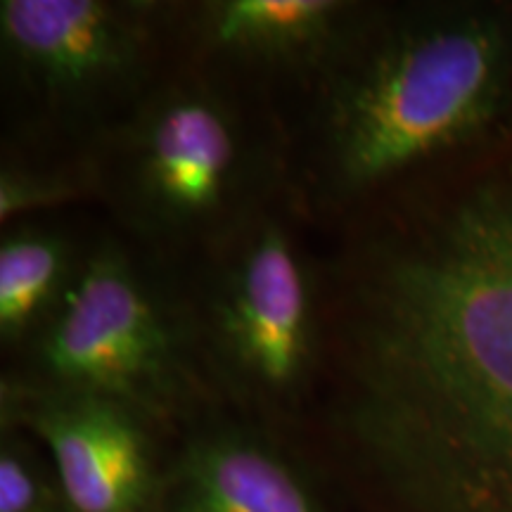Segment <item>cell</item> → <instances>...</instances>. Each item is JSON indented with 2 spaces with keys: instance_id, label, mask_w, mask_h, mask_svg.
<instances>
[{
  "instance_id": "7a4b0ae2",
  "label": "cell",
  "mask_w": 512,
  "mask_h": 512,
  "mask_svg": "<svg viewBox=\"0 0 512 512\" xmlns=\"http://www.w3.org/2000/svg\"><path fill=\"white\" fill-rule=\"evenodd\" d=\"M283 119L292 207L347 228L512 136V10L375 3Z\"/></svg>"
},
{
  "instance_id": "8992f818",
  "label": "cell",
  "mask_w": 512,
  "mask_h": 512,
  "mask_svg": "<svg viewBox=\"0 0 512 512\" xmlns=\"http://www.w3.org/2000/svg\"><path fill=\"white\" fill-rule=\"evenodd\" d=\"M169 67L166 0H0V81L19 152L86 155Z\"/></svg>"
},
{
  "instance_id": "7c38bea8",
  "label": "cell",
  "mask_w": 512,
  "mask_h": 512,
  "mask_svg": "<svg viewBox=\"0 0 512 512\" xmlns=\"http://www.w3.org/2000/svg\"><path fill=\"white\" fill-rule=\"evenodd\" d=\"M0 512H64L53 465L46 470L29 441L8 430L0 446Z\"/></svg>"
},
{
  "instance_id": "3957f363",
  "label": "cell",
  "mask_w": 512,
  "mask_h": 512,
  "mask_svg": "<svg viewBox=\"0 0 512 512\" xmlns=\"http://www.w3.org/2000/svg\"><path fill=\"white\" fill-rule=\"evenodd\" d=\"M86 157L114 230L171 271L292 202L283 114L176 62Z\"/></svg>"
},
{
  "instance_id": "277c9868",
  "label": "cell",
  "mask_w": 512,
  "mask_h": 512,
  "mask_svg": "<svg viewBox=\"0 0 512 512\" xmlns=\"http://www.w3.org/2000/svg\"><path fill=\"white\" fill-rule=\"evenodd\" d=\"M3 389L100 396L164 427L219 408L197 363L176 271L117 230L93 235L55 316L8 356Z\"/></svg>"
},
{
  "instance_id": "9c48e42d",
  "label": "cell",
  "mask_w": 512,
  "mask_h": 512,
  "mask_svg": "<svg viewBox=\"0 0 512 512\" xmlns=\"http://www.w3.org/2000/svg\"><path fill=\"white\" fill-rule=\"evenodd\" d=\"M162 512H328L309 479L252 420H197L171 460Z\"/></svg>"
},
{
  "instance_id": "ba28073f",
  "label": "cell",
  "mask_w": 512,
  "mask_h": 512,
  "mask_svg": "<svg viewBox=\"0 0 512 512\" xmlns=\"http://www.w3.org/2000/svg\"><path fill=\"white\" fill-rule=\"evenodd\" d=\"M3 427L27 430L48 451L64 512H162L166 427L100 396L31 394L0 387Z\"/></svg>"
},
{
  "instance_id": "6da1fadb",
  "label": "cell",
  "mask_w": 512,
  "mask_h": 512,
  "mask_svg": "<svg viewBox=\"0 0 512 512\" xmlns=\"http://www.w3.org/2000/svg\"><path fill=\"white\" fill-rule=\"evenodd\" d=\"M335 420L408 512H512V155L434 192L351 275Z\"/></svg>"
},
{
  "instance_id": "30bf717a",
  "label": "cell",
  "mask_w": 512,
  "mask_h": 512,
  "mask_svg": "<svg viewBox=\"0 0 512 512\" xmlns=\"http://www.w3.org/2000/svg\"><path fill=\"white\" fill-rule=\"evenodd\" d=\"M93 235L48 216L8 223L0 235V347L5 356L36 335L72 290Z\"/></svg>"
},
{
  "instance_id": "5b68a950",
  "label": "cell",
  "mask_w": 512,
  "mask_h": 512,
  "mask_svg": "<svg viewBox=\"0 0 512 512\" xmlns=\"http://www.w3.org/2000/svg\"><path fill=\"white\" fill-rule=\"evenodd\" d=\"M299 221L292 202L278 204L176 271L209 392L252 422L292 418L323 382L325 261Z\"/></svg>"
},
{
  "instance_id": "52a82bcc",
  "label": "cell",
  "mask_w": 512,
  "mask_h": 512,
  "mask_svg": "<svg viewBox=\"0 0 512 512\" xmlns=\"http://www.w3.org/2000/svg\"><path fill=\"white\" fill-rule=\"evenodd\" d=\"M373 10L363 0H166L171 62L285 114L328 74Z\"/></svg>"
},
{
  "instance_id": "8fae6325",
  "label": "cell",
  "mask_w": 512,
  "mask_h": 512,
  "mask_svg": "<svg viewBox=\"0 0 512 512\" xmlns=\"http://www.w3.org/2000/svg\"><path fill=\"white\" fill-rule=\"evenodd\" d=\"M95 200L86 155L53 157L12 152L0 164V223L36 219L67 204Z\"/></svg>"
}]
</instances>
